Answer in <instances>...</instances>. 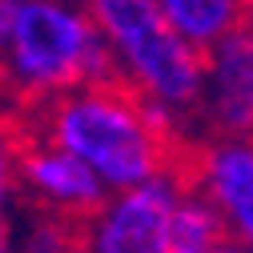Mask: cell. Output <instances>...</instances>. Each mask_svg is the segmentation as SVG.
Returning <instances> with one entry per match:
<instances>
[{
	"mask_svg": "<svg viewBox=\"0 0 253 253\" xmlns=\"http://www.w3.org/2000/svg\"><path fill=\"white\" fill-rule=\"evenodd\" d=\"M125 73L88 12L65 0H24L8 44L0 48V105L24 92H52Z\"/></svg>",
	"mask_w": 253,
	"mask_h": 253,
	"instance_id": "obj_1",
	"label": "cell"
},
{
	"mask_svg": "<svg viewBox=\"0 0 253 253\" xmlns=\"http://www.w3.org/2000/svg\"><path fill=\"white\" fill-rule=\"evenodd\" d=\"M88 16L149 101L173 117L201 105L205 52L165 20L157 0H88Z\"/></svg>",
	"mask_w": 253,
	"mask_h": 253,
	"instance_id": "obj_2",
	"label": "cell"
},
{
	"mask_svg": "<svg viewBox=\"0 0 253 253\" xmlns=\"http://www.w3.org/2000/svg\"><path fill=\"white\" fill-rule=\"evenodd\" d=\"M181 189L169 177H149L141 185L121 189L117 201H105V209L88 225L84 249L105 253H169V213Z\"/></svg>",
	"mask_w": 253,
	"mask_h": 253,
	"instance_id": "obj_3",
	"label": "cell"
},
{
	"mask_svg": "<svg viewBox=\"0 0 253 253\" xmlns=\"http://www.w3.org/2000/svg\"><path fill=\"white\" fill-rule=\"evenodd\" d=\"M209 121L221 137H253V0L241 20L205 52Z\"/></svg>",
	"mask_w": 253,
	"mask_h": 253,
	"instance_id": "obj_4",
	"label": "cell"
},
{
	"mask_svg": "<svg viewBox=\"0 0 253 253\" xmlns=\"http://www.w3.org/2000/svg\"><path fill=\"white\" fill-rule=\"evenodd\" d=\"M193 193H205L225 213L233 237L245 249H253V137L205 141L201 177Z\"/></svg>",
	"mask_w": 253,
	"mask_h": 253,
	"instance_id": "obj_5",
	"label": "cell"
},
{
	"mask_svg": "<svg viewBox=\"0 0 253 253\" xmlns=\"http://www.w3.org/2000/svg\"><path fill=\"white\" fill-rule=\"evenodd\" d=\"M209 249H241L225 213L205 193H177L169 213V253H209Z\"/></svg>",
	"mask_w": 253,
	"mask_h": 253,
	"instance_id": "obj_6",
	"label": "cell"
},
{
	"mask_svg": "<svg viewBox=\"0 0 253 253\" xmlns=\"http://www.w3.org/2000/svg\"><path fill=\"white\" fill-rule=\"evenodd\" d=\"M157 4L165 20L201 52H209L245 12V0H157Z\"/></svg>",
	"mask_w": 253,
	"mask_h": 253,
	"instance_id": "obj_7",
	"label": "cell"
},
{
	"mask_svg": "<svg viewBox=\"0 0 253 253\" xmlns=\"http://www.w3.org/2000/svg\"><path fill=\"white\" fill-rule=\"evenodd\" d=\"M8 197H12V137H8V125L4 113H0V249H8Z\"/></svg>",
	"mask_w": 253,
	"mask_h": 253,
	"instance_id": "obj_8",
	"label": "cell"
},
{
	"mask_svg": "<svg viewBox=\"0 0 253 253\" xmlns=\"http://www.w3.org/2000/svg\"><path fill=\"white\" fill-rule=\"evenodd\" d=\"M20 4H24V0H0V48H4L8 37H12V24H16Z\"/></svg>",
	"mask_w": 253,
	"mask_h": 253,
	"instance_id": "obj_9",
	"label": "cell"
}]
</instances>
